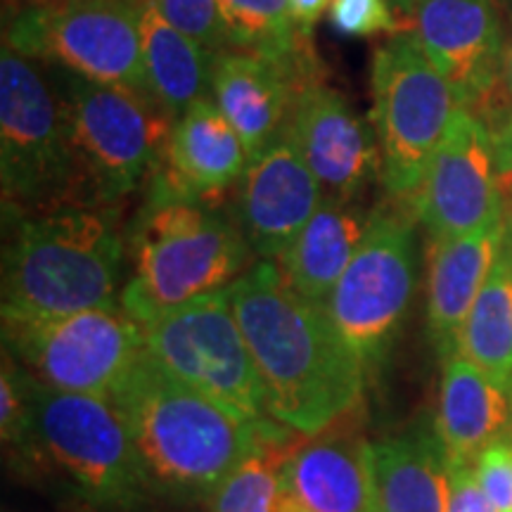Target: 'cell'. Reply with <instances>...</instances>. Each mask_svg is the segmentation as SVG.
Instances as JSON below:
<instances>
[{"instance_id": "6da1fadb", "label": "cell", "mask_w": 512, "mask_h": 512, "mask_svg": "<svg viewBox=\"0 0 512 512\" xmlns=\"http://www.w3.org/2000/svg\"><path fill=\"white\" fill-rule=\"evenodd\" d=\"M266 396L268 418L318 434L361 411L368 373L325 309L285 283L275 261H259L228 287Z\"/></svg>"}, {"instance_id": "7a4b0ae2", "label": "cell", "mask_w": 512, "mask_h": 512, "mask_svg": "<svg viewBox=\"0 0 512 512\" xmlns=\"http://www.w3.org/2000/svg\"><path fill=\"white\" fill-rule=\"evenodd\" d=\"M107 399L126 422L152 496L178 505L207 503L268 422L230 413L176 380L147 351Z\"/></svg>"}, {"instance_id": "3957f363", "label": "cell", "mask_w": 512, "mask_h": 512, "mask_svg": "<svg viewBox=\"0 0 512 512\" xmlns=\"http://www.w3.org/2000/svg\"><path fill=\"white\" fill-rule=\"evenodd\" d=\"M126 259L119 204H69L15 216L3 249V320L119 306Z\"/></svg>"}, {"instance_id": "277c9868", "label": "cell", "mask_w": 512, "mask_h": 512, "mask_svg": "<svg viewBox=\"0 0 512 512\" xmlns=\"http://www.w3.org/2000/svg\"><path fill=\"white\" fill-rule=\"evenodd\" d=\"M143 207L126 226L128 271L121 306L140 325L207 294L228 290L256 256L221 204L185 200L147 183Z\"/></svg>"}, {"instance_id": "5b68a950", "label": "cell", "mask_w": 512, "mask_h": 512, "mask_svg": "<svg viewBox=\"0 0 512 512\" xmlns=\"http://www.w3.org/2000/svg\"><path fill=\"white\" fill-rule=\"evenodd\" d=\"M46 64L3 41L0 55V181L5 219L98 204L74 155L67 117Z\"/></svg>"}, {"instance_id": "8992f818", "label": "cell", "mask_w": 512, "mask_h": 512, "mask_svg": "<svg viewBox=\"0 0 512 512\" xmlns=\"http://www.w3.org/2000/svg\"><path fill=\"white\" fill-rule=\"evenodd\" d=\"M41 470L60 475L105 512H138L155 498L126 422L107 396L57 392L34 380L27 472Z\"/></svg>"}, {"instance_id": "52a82bcc", "label": "cell", "mask_w": 512, "mask_h": 512, "mask_svg": "<svg viewBox=\"0 0 512 512\" xmlns=\"http://www.w3.org/2000/svg\"><path fill=\"white\" fill-rule=\"evenodd\" d=\"M48 67V64H46ZM74 155L98 204H119L162 169L174 119L150 93L48 67Z\"/></svg>"}, {"instance_id": "ba28073f", "label": "cell", "mask_w": 512, "mask_h": 512, "mask_svg": "<svg viewBox=\"0 0 512 512\" xmlns=\"http://www.w3.org/2000/svg\"><path fill=\"white\" fill-rule=\"evenodd\" d=\"M418 275V228L411 204L384 202L373 209L366 238L323 304L368 377L387 363L399 342Z\"/></svg>"}, {"instance_id": "9c48e42d", "label": "cell", "mask_w": 512, "mask_h": 512, "mask_svg": "<svg viewBox=\"0 0 512 512\" xmlns=\"http://www.w3.org/2000/svg\"><path fill=\"white\" fill-rule=\"evenodd\" d=\"M370 81L373 128L382 157L380 183L389 200L408 204L460 102L408 29L375 50Z\"/></svg>"}, {"instance_id": "30bf717a", "label": "cell", "mask_w": 512, "mask_h": 512, "mask_svg": "<svg viewBox=\"0 0 512 512\" xmlns=\"http://www.w3.org/2000/svg\"><path fill=\"white\" fill-rule=\"evenodd\" d=\"M5 43L48 67L150 93L138 0H41L12 19Z\"/></svg>"}, {"instance_id": "8fae6325", "label": "cell", "mask_w": 512, "mask_h": 512, "mask_svg": "<svg viewBox=\"0 0 512 512\" xmlns=\"http://www.w3.org/2000/svg\"><path fill=\"white\" fill-rule=\"evenodd\" d=\"M143 351V325L121 304L60 318L3 320V354L57 392L110 396Z\"/></svg>"}, {"instance_id": "7c38bea8", "label": "cell", "mask_w": 512, "mask_h": 512, "mask_svg": "<svg viewBox=\"0 0 512 512\" xmlns=\"http://www.w3.org/2000/svg\"><path fill=\"white\" fill-rule=\"evenodd\" d=\"M145 351L176 380L240 418L271 420L254 358L228 290L164 313L145 328Z\"/></svg>"}, {"instance_id": "4fadbf2b", "label": "cell", "mask_w": 512, "mask_h": 512, "mask_svg": "<svg viewBox=\"0 0 512 512\" xmlns=\"http://www.w3.org/2000/svg\"><path fill=\"white\" fill-rule=\"evenodd\" d=\"M408 204L430 240L460 238L505 219L501 157L484 119L460 107Z\"/></svg>"}, {"instance_id": "5bb4252c", "label": "cell", "mask_w": 512, "mask_h": 512, "mask_svg": "<svg viewBox=\"0 0 512 512\" xmlns=\"http://www.w3.org/2000/svg\"><path fill=\"white\" fill-rule=\"evenodd\" d=\"M325 192L290 128L249 159L233 190L230 216L259 261H275L316 214Z\"/></svg>"}, {"instance_id": "9a60e30c", "label": "cell", "mask_w": 512, "mask_h": 512, "mask_svg": "<svg viewBox=\"0 0 512 512\" xmlns=\"http://www.w3.org/2000/svg\"><path fill=\"white\" fill-rule=\"evenodd\" d=\"M463 110L494 105L501 86L503 36L496 0H418L406 19Z\"/></svg>"}, {"instance_id": "2e32d148", "label": "cell", "mask_w": 512, "mask_h": 512, "mask_svg": "<svg viewBox=\"0 0 512 512\" xmlns=\"http://www.w3.org/2000/svg\"><path fill=\"white\" fill-rule=\"evenodd\" d=\"M287 128L328 197L361 200L363 192L380 181L382 157L375 128L325 83L323 74L297 88Z\"/></svg>"}, {"instance_id": "e0dca14e", "label": "cell", "mask_w": 512, "mask_h": 512, "mask_svg": "<svg viewBox=\"0 0 512 512\" xmlns=\"http://www.w3.org/2000/svg\"><path fill=\"white\" fill-rule=\"evenodd\" d=\"M349 418L302 434L280 470L275 512H377L373 441Z\"/></svg>"}, {"instance_id": "ac0fdd59", "label": "cell", "mask_w": 512, "mask_h": 512, "mask_svg": "<svg viewBox=\"0 0 512 512\" xmlns=\"http://www.w3.org/2000/svg\"><path fill=\"white\" fill-rule=\"evenodd\" d=\"M316 74V57L285 62L256 50L226 48L214 55L209 95L245 140L252 159L287 126L294 93Z\"/></svg>"}, {"instance_id": "d6986e66", "label": "cell", "mask_w": 512, "mask_h": 512, "mask_svg": "<svg viewBox=\"0 0 512 512\" xmlns=\"http://www.w3.org/2000/svg\"><path fill=\"white\" fill-rule=\"evenodd\" d=\"M247 164L245 140L214 100L204 98L174 121L162 169L150 183L185 200L221 204L235 190Z\"/></svg>"}, {"instance_id": "ffe728a7", "label": "cell", "mask_w": 512, "mask_h": 512, "mask_svg": "<svg viewBox=\"0 0 512 512\" xmlns=\"http://www.w3.org/2000/svg\"><path fill=\"white\" fill-rule=\"evenodd\" d=\"M508 245V221L501 219L460 238L430 240L427 268V332L441 361L456 356L460 332L479 292Z\"/></svg>"}, {"instance_id": "44dd1931", "label": "cell", "mask_w": 512, "mask_h": 512, "mask_svg": "<svg viewBox=\"0 0 512 512\" xmlns=\"http://www.w3.org/2000/svg\"><path fill=\"white\" fill-rule=\"evenodd\" d=\"M432 425L451 463L475 465L486 448L508 439V382L496 380L463 356L446 358Z\"/></svg>"}, {"instance_id": "7402d4cb", "label": "cell", "mask_w": 512, "mask_h": 512, "mask_svg": "<svg viewBox=\"0 0 512 512\" xmlns=\"http://www.w3.org/2000/svg\"><path fill=\"white\" fill-rule=\"evenodd\" d=\"M370 219L373 209L363 207L361 200L325 195L302 233L275 259L285 283L304 299L323 306L366 238Z\"/></svg>"}, {"instance_id": "603a6c76", "label": "cell", "mask_w": 512, "mask_h": 512, "mask_svg": "<svg viewBox=\"0 0 512 512\" xmlns=\"http://www.w3.org/2000/svg\"><path fill=\"white\" fill-rule=\"evenodd\" d=\"M377 512H446L451 472L432 427H415L373 446Z\"/></svg>"}, {"instance_id": "cb8c5ba5", "label": "cell", "mask_w": 512, "mask_h": 512, "mask_svg": "<svg viewBox=\"0 0 512 512\" xmlns=\"http://www.w3.org/2000/svg\"><path fill=\"white\" fill-rule=\"evenodd\" d=\"M147 91L171 119L211 93L214 50L183 34L152 0H138Z\"/></svg>"}, {"instance_id": "d4e9b609", "label": "cell", "mask_w": 512, "mask_h": 512, "mask_svg": "<svg viewBox=\"0 0 512 512\" xmlns=\"http://www.w3.org/2000/svg\"><path fill=\"white\" fill-rule=\"evenodd\" d=\"M456 356L510 382L512 377V256L505 245L501 259L479 292L465 328L460 332Z\"/></svg>"}, {"instance_id": "484cf974", "label": "cell", "mask_w": 512, "mask_h": 512, "mask_svg": "<svg viewBox=\"0 0 512 512\" xmlns=\"http://www.w3.org/2000/svg\"><path fill=\"white\" fill-rule=\"evenodd\" d=\"M302 434L268 420L261 437L249 448L207 498L209 512H275L280 494V470Z\"/></svg>"}, {"instance_id": "4316f807", "label": "cell", "mask_w": 512, "mask_h": 512, "mask_svg": "<svg viewBox=\"0 0 512 512\" xmlns=\"http://www.w3.org/2000/svg\"><path fill=\"white\" fill-rule=\"evenodd\" d=\"M230 48L256 50L285 62L316 57L309 34L297 31L290 0H221Z\"/></svg>"}, {"instance_id": "83f0119b", "label": "cell", "mask_w": 512, "mask_h": 512, "mask_svg": "<svg viewBox=\"0 0 512 512\" xmlns=\"http://www.w3.org/2000/svg\"><path fill=\"white\" fill-rule=\"evenodd\" d=\"M31 415H34V380L8 354L0 373V437L12 465L27 470L31 451Z\"/></svg>"}, {"instance_id": "f1b7e54d", "label": "cell", "mask_w": 512, "mask_h": 512, "mask_svg": "<svg viewBox=\"0 0 512 512\" xmlns=\"http://www.w3.org/2000/svg\"><path fill=\"white\" fill-rule=\"evenodd\" d=\"M152 3L176 29L195 38L204 48L214 53L230 48L221 0H152Z\"/></svg>"}, {"instance_id": "f546056e", "label": "cell", "mask_w": 512, "mask_h": 512, "mask_svg": "<svg viewBox=\"0 0 512 512\" xmlns=\"http://www.w3.org/2000/svg\"><path fill=\"white\" fill-rule=\"evenodd\" d=\"M330 24L339 36L347 38L394 36L406 31V24L396 15L389 0H335L330 8Z\"/></svg>"}, {"instance_id": "4dcf8cb0", "label": "cell", "mask_w": 512, "mask_h": 512, "mask_svg": "<svg viewBox=\"0 0 512 512\" xmlns=\"http://www.w3.org/2000/svg\"><path fill=\"white\" fill-rule=\"evenodd\" d=\"M472 467L479 486L498 512H512V441L503 439L489 446Z\"/></svg>"}, {"instance_id": "1f68e13d", "label": "cell", "mask_w": 512, "mask_h": 512, "mask_svg": "<svg viewBox=\"0 0 512 512\" xmlns=\"http://www.w3.org/2000/svg\"><path fill=\"white\" fill-rule=\"evenodd\" d=\"M448 472H451V491H448L446 512H498L479 486L475 467L448 460Z\"/></svg>"}, {"instance_id": "d6a6232c", "label": "cell", "mask_w": 512, "mask_h": 512, "mask_svg": "<svg viewBox=\"0 0 512 512\" xmlns=\"http://www.w3.org/2000/svg\"><path fill=\"white\" fill-rule=\"evenodd\" d=\"M335 0H290V15L297 31L302 34H311L316 22L325 12H330Z\"/></svg>"}, {"instance_id": "836d02e7", "label": "cell", "mask_w": 512, "mask_h": 512, "mask_svg": "<svg viewBox=\"0 0 512 512\" xmlns=\"http://www.w3.org/2000/svg\"><path fill=\"white\" fill-rule=\"evenodd\" d=\"M498 157H501V171H503V183H505V176H512V143H498Z\"/></svg>"}, {"instance_id": "e575fe53", "label": "cell", "mask_w": 512, "mask_h": 512, "mask_svg": "<svg viewBox=\"0 0 512 512\" xmlns=\"http://www.w3.org/2000/svg\"><path fill=\"white\" fill-rule=\"evenodd\" d=\"M389 3H392V8L396 10V15H399L403 19V24H406V19L413 12L415 3H418V0H389Z\"/></svg>"}, {"instance_id": "d590c367", "label": "cell", "mask_w": 512, "mask_h": 512, "mask_svg": "<svg viewBox=\"0 0 512 512\" xmlns=\"http://www.w3.org/2000/svg\"><path fill=\"white\" fill-rule=\"evenodd\" d=\"M496 140H498V143H512V121L503 128L501 136H496Z\"/></svg>"}, {"instance_id": "8d00e7d4", "label": "cell", "mask_w": 512, "mask_h": 512, "mask_svg": "<svg viewBox=\"0 0 512 512\" xmlns=\"http://www.w3.org/2000/svg\"><path fill=\"white\" fill-rule=\"evenodd\" d=\"M508 392H510V432H508V441H512V377L508 382Z\"/></svg>"}, {"instance_id": "74e56055", "label": "cell", "mask_w": 512, "mask_h": 512, "mask_svg": "<svg viewBox=\"0 0 512 512\" xmlns=\"http://www.w3.org/2000/svg\"><path fill=\"white\" fill-rule=\"evenodd\" d=\"M508 252H510V256H512V240L508 242Z\"/></svg>"}, {"instance_id": "f35d334b", "label": "cell", "mask_w": 512, "mask_h": 512, "mask_svg": "<svg viewBox=\"0 0 512 512\" xmlns=\"http://www.w3.org/2000/svg\"><path fill=\"white\" fill-rule=\"evenodd\" d=\"M505 3H510V0H505Z\"/></svg>"}]
</instances>
